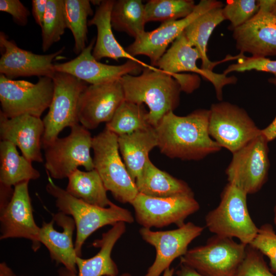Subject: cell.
<instances>
[{
    "label": "cell",
    "instance_id": "5bb4252c",
    "mask_svg": "<svg viewBox=\"0 0 276 276\" xmlns=\"http://www.w3.org/2000/svg\"><path fill=\"white\" fill-rule=\"evenodd\" d=\"M204 229L191 222L166 231H153L142 227L139 231L142 238L156 250L154 261L144 276H160L175 259L185 255L189 245Z\"/></svg>",
    "mask_w": 276,
    "mask_h": 276
},
{
    "label": "cell",
    "instance_id": "f35d334b",
    "mask_svg": "<svg viewBox=\"0 0 276 276\" xmlns=\"http://www.w3.org/2000/svg\"><path fill=\"white\" fill-rule=\"evenodd\" d=\"M0 11L10 14L19 26L28 23L29 10L19 0H0Z\"/></svg>",
    "mask_w": 276,
    "mask_h": 276
},
{
    "label": "cell",
    "instance_id": "f1b7e54d",
    "mask_svg": "<svg viewBox=\"0 0 276 276\" xmlns=\"http://www.w3.org/2000/svg\"><path fill=\"white\" fill-rule=\"evenodd\" d=\"M67 178L65 190L73 196L86 203L103 208L112 203L108 198L107 190L95 169L83 171L78 169Z\"/></svg>",
    "mask_w": 276,
    "mask_h": 276
},
{
    "label": "cell",
    "instance_id": "d6986e66",
    "mask_svg": "<svg viewBox=\"0 0 276 276\" xmlns=\"http://www.w3.org/2000/svg\"><path fill=\"white\" fill-rule=\"evenodd\" d=\"M95 42L96 39L93 38L75 58L54 64L55 71L71 75L89 84H97L120 80L126 75H137L145 67L131 60L119 65H109L97 61L92 54Z\"/></svg>",
    "mask_w": 276,
    "mask_h": 276
},
{
    "label": "cell",
    "instance_id": "83f0119b",
    "mask_svg": "<svg viewBox=\"0 0 276 276\" xmlns=\"http://www.w3.org/2000/svg\"><path fill=\"white\" fill-rule=\"evenodd\" d=\"M224 20L222 7L215 8L199 16L183 31L189 44L199 53L202 62L201 68L205 71L213 72V68L217 64L209 59L207 45L215 28Z\"/></svg>",
    "mask_w": 276,
    "mask_h": 276
},
{
    "label": "cell",
    "instance_id": "8992f818",
    "mask_svg": "<svg viewBox=\"0 0 276 276\" xmlns=\"http://www.w3.org/2000/svg\"><path fill=\"white\" fill-rule=\"evenodd\" d=\"M199 59H200L199 53L189 44L183 32L172 43L170 48L154 66L174 77L179 83L181 91L187 93H191L197 88L199 80L191 75L178 73L189 72L200 75L213 85L217 98L222 101L223 88L227 85L235 84L237 81V78L199 68L196 63Z\"/></svg>",
    "mask_w": 276,
    "mask_h": 276
},
{
    "label": "cell",
    "instance_id": "7c38bea8",
    "mask_svg": "<svg viewBox=\"0 0 276 276\" xmlns=\"http://www.w3.org/2000/svg\"><path fill=\"white\" fill-rule=\"evenodd\" d=\"M268 143L261 133L233 153L225 170L228 183L247 195L256 193L262 188L270 167Z\"/></svg>",
    "mask_w": 276,
    "mask_h": 276
},
{
    "label": "cell",
    "instance_id": "8fae6325",
    "mask_svg": "<svg viewBox=\"0 0 276 276\" xmlns=\"http://www.w3.org/2000/svg\"><path fill=\"white\" fill-rule=\"evenodd\" d=\"M209 110L210 135L232 154L261 133L245 110L235 104L221 101Z\"/></svg>",
    "mask_w": 276,
    "mask_h": 276
},
{
    "label": "cell",
    "instance_id": "ffe728a7",
    "mask_svg": "<svg viewBox=\"0 0 276 276\" xmlns=\"http://www.w3.org/2000/svg\"><path fill=\"white\" fill-rule=\"evenodd\" d=\"M259 6L250 19L233 30L236 48L242 55L248 53L254 57L276 56V17L269 9Z\"/></svg>",
    "mask_w": 276,
    "mask_h": 276
},
{
    "label": "cell",
    "instance_id": "484cf974",
    "mask_svg": "<svg viewBox=\"0 0 276 276\" xmlns=\"http://www.w3.org/2000/svg\"><path fill=\"white\" fill-rule=\"evenodd\" d=\"M139 193L154 197L194 195L185 181L156 167L149 159L140 176L135 180Z\"/></svg>",
    "mask_w": 276,
    "mask_h": 276
},
{
    "label": "cell",
    "instance_id": "bcb514c9",
    "mask_svg": "<svg viewBox=\"0 0 276 276\" xmlns=\"http://www.w3.org/2000/svg\"><path fill=\"white\" fill-rule=\"evenodd\" d=\"M268 81L270 83L276 86V78H275L274 77V78H270L268 79Z\"/></svg>",
    "mask_w": 276,
    "mask_h": 276
},
{
    "label": "cell",
    "instance_id": "f546056e",
    "mask_svg": "<svg viewBox=\"0 0 276 276\" xmlns=\"http://www.w3.org/2000/svg\"><path fill=\"white\" fill-rule=\"evenodd\" d=\"M145 5L141 0L114 1L111 13L112 29L136 39L145 32Z\"/></svg>",
    "mask_w": 276,
    "mask_h": 276
},
{
    "label": "cell",
    "instance_id": "ac0fdd59",
    "mask_svg": "<svg viewBox=\"0 0 276 276\" xmlns=\"http://www.w3.org/2000/svg\"><path fill=\"white\" fill-rule=\"evenodd\" d=\"M0 73L9 79L19 77L39 76L53 78L56 72L53 63L64 50V47L56 52L36 54L19 48L0 32Z\"/></svg>",
    "mask_w": 276,
    "mask_h": 276
},
{
    "label": "cell",
    "instance_id": "836d02e7",
    "mask_svg": "<svg viewBox=\"0 0 276 276\" xmlns=\"http://www.w3.org/2000/svg\"><path fill=\"white\" fill-rule=\"evenodd\" d=\"M42 50L45 52L59 41L66 28L63 0H48L41 27Z\"/></svg>",
    "mask_w": 276,
    "mask_h": 276
},
{
    "label": "cell",
    "instance_id": "4316f807",
    "mask_svg": "<svg viewBox=\"0 0 276 276\" xmlns=\"http://www.w3.org/2000/svg\"><path fill=\"white\" fill-rule=\"evenodd\" d=\"M16 146L11 142H0V187L11 188L24 182L36 180L39 172L32 162L18 153Z\"/></svg>",
    "mask_w": 276,
    "mask_h": 276
},
{
    "label": "cell",
    "instance_id": "cb8c5ba5",
    "mask_svg": "<svg viewBox=\"0 0 276 276\" xmlns=\"http://www.w3.org/2000/svg\"><path fill=\"white\" fill-rule=\"evenodd\" d=\"M114 2L113 0L102 1L94 16L88 21V26L94 25L97 30V36L92 51L93 56L99 61L106 57L115 60L124 58L139 63L145 67H154L131 56L116 39L111 24V13Z\"/></svg>",
    "mask_w": 276,
    "mask_h": 276
},
{
    "label": "cell",
    "instance_id": "6da1fadb",
    "mask_svg": "<svg viewBox=\"0 0 276 276\" xmlns=\"http://www.w3.org/2000/svg\"><path fill=\"white\" fill-rule=\"evenodd\" d=\"M209 116L206 109L186 116L167 113L154 127L160 152L171 158L199 160L221 150L209 134Z\"/></svg>",
    "mask_w": 276,
    "mask_h": 276
},
{
    "label": "cell",
    "instance_id": "7bdbcfd3",
    "mask_svg": "<svg viewBox=\"0 0 276 276\" xmlns=\"http://www.w3.org/2000/svg\"><path fill=\"white\" fill-rule=\"evenodd\" d=\"M0 269V276H16L4 263L1 264Z\"/></svg>",
    "mask_w": 276,
    "mask_h": 276
},
{
    "label": "cell",
    "instance_id": "b9f144b4",
    "mask_svg": "<svg viewBox=\"0 0 276 276\" xmlns=\"http://www.w3.org/2000/svg\"><path fill=\"white\" fill-rule=\"evenodd\" d=\"M175 273L176 276H204L194 269L180 263L179 268Z\"/></svg>",
    "mask_w": 276,
    "mask_h": 276
},
{
    "label": "cell",
    "instance_id": "4fadbf2b",
    "mask_svg": "<svg viewBox=\"0 0 276 276\" xmlns=\"http://www.w3.org/2000/svg\"><path fill=\"white\" fill-rule=\"evenodd\" d=\"M137 222L143 227L161 228L183 224L185 219L200 209L194 195L154 197L139 193L130 202Z\"/></svg>",
    "mask_w": 276,
    "mask_h": 276
},
{
    "label": "cell",
    "instance_id": "d590c367",
    "mask_svg": "<svg viewBox=\"0 0 276 276\" xmlns=\"http://www.w3.org/2000/svg\"><path fill=\"white\" fill-rule=\"evenodd\" d=\"M269 260L270 271L276 275V233L272 225L264 224L249 244Z\"/></svg>",
    "mask_w": 276,
    "mask_h": 276
},
{
    "label": "cell",
    "instance_id": "2e32d148",
    "mask_svg": "<svg viewBox=\"0 0 276 276\" xmlns=\"http://www.w3.org/2000/svg\"><path fill=\"white\" fill-rule=\"evenodd\" d=\"M120 79L87 86L82 92L78 103L80 124L91 130L102 123L110 121L125 100Z\"/></svg>",
    "mask_w": 276,
    "mask_h": 276
},
{
    "label": "cell",
    "instance_id": "7dc6e473",
    "mask_svg": "<svg viewBox=\"0 0 276 276\" xmlns=\"http://www.w3.org/2000/svg\"><path fill=\"white\" fill-rule=\"evenodd\" d=\"M273 222L274 223L275 225L276 226V202H275V205L274 208Z\"/></svg>",
    "mask_w": 276,
    "mask_h": 276
},
{
    "label": "cell",
    "instance_id": "30bf717a",
    "mask_svg": "<svg viewBox=\"0 0 276 276\" xmlns=\"http://www.w3.org/2000/svg\"><path fill=\"white\" fill-rule=\"evenodd\" d=\"M54 90L48 113L42 120L44 131L42 147L58 137L66 127L79 124L78 107L80 96L87 83L64 73L56 72L53 77Z\"/></svg>",
    "mask_w": 276,
    "mask_h": 276
},
{
    "label": "cell",
    "instance_id": "8d00e7d4",
    "mask_svg": "<svg viewBox=\"0 0 276 276\" xmlns=\"http://www.w3.org/2000/svg\"><path fill=\"white\" fill-rule=\"evenodd\" d=\"M236 276H276L269 268L263 255L257 249L247 245L245 258Z\"/></svg>",
    "mask_w": 276,
    "mask_h": 276
},
{
    "label": "cell",
    "instance_id": "5b68a950",
    "mask_svg": "<svg viewBox=\"0 0 276 276\" xmlns=\"http://www.w3.org/2000/svg\"><path fill=\"white\" fill-rule=\"evenodd\" d=\"M94 169L104 187L123 203L130 202L139 192L120 155L118 136L106 128L93 137Z\"/></svg>",
    "mask_w": 276,
    "mask_h": 276
},
{
    "label": "cell",
    "instance_id": "44dd1931",
    "mask_svg": "<svg viewBox=\"0 0 276 276\" xmlns=\"http://www.w3.org/2000/svg\"><path fill=\"white\" fill-rule=\"evenodd\" d=\"M44 126L40 118L23 114L8 118L0 112L2 141L12 143L31 162L43 161L41 148Z\"/></svg>",
    "mask_w": 276,
    "mask_h": 276
},
{
    "label": "cell",
    "instance_id": "60d3db41",
    "mask_svg": "<svg viewBox=\"0 0 276 276\" xmlns=\"http://www.w3.org/2000/svg\"><path fill=\"white\" fill-rule=\"evenodd\" d=\"M261 133L268 143L276 139V116L267 127L261 129Z\"/></svg>",
    "mask_w": 276,
    "mask_h": 276
},
{
    "label": "cell",
    "instance_id": "ee69618b",
    "mask_svg": "<svg viewBox=\"0 0 276 276\" xmlns=\"http://www.w3.org/2000/svg\"><path fill=\"white\" fill-rule=\"evenodd\" d=\"M175 270L173 268H168L163 272V276H173Z\"/></svg>",
    "mask_w": 276,
    "mask_h": 276
},
{
    "label": "cell",
    "instance_id": "52a82bcc",
    "mask_svg": "<svg viewBox=\"0 0 276 276\" xmlns=\"http://www.w3.org/2000/svg\"><path fill=\"white\" fill-rule=\"evenodd\" d=\"M93 137L89 130L78 124L71 128L67 136L58 137L42 147L47 174L51 178L62 179L68 178L79 167L86 171L94 169L90 152Z\"/></svg>",
    "mask_w": 276,
    "mask_h": 276
},
{
    "label": "cell",
    "instance_id": "7402d4cb",
    "mask_svg": "<svg viewBox=\"0 0 276 276\" xmlns=\"http://www.w3.org/2000/svg\"><path fill=\"white\" fill-rule=\"evenodd\" d=\"M76 228L74 219L62 212L53 215L49 222L43 221L39 241L48 249L50 257L70 271L77 273L76 254L73 235Z\"/></svg>",
    "mask_w": 276,
    "mask_h": 276
},
{
    "label": "cell",
    "instance_id": "c3c4849f",
    "mask_svg": "<svg viewBox=\"0 0 276 276\" xmlns=\"http://www.w3.org/2000/svg\"><path fill=\"white\" fill-rule=\"evenodd\" d=\"M271 12L273 14V15H274L276 17V2Z\"/></svg>",
    "mask_w": 276,
    "mask_h": 276
},
{
    "label": "cell",
    "instance_id": "74e56055",
    "mask_svg": "<svg viewBox=\"0 0 276 276\" xmlns=\"http://www.w3.org/2000/svg\"><path fill=\"white\" fill-rule=\"evenodd\" d=\"M238 62L229 65L224 71L227 75L233 72H243L251 70L268 72L273 74L276 78V60L266 57H245L239 56Z\"/></svg>",
    "mask_w": 276,
    "mask_h": 276
},
{
    "label": "cell",
    "instance_id": "4dcf8cb0",
    "mask_svg": "<svg viewBox=\"0 0 276 276\" xmlns=\"http://www.w3.org/2000/svg\"><path fill=\"white\" fill-rule=\"evenodd\" d=\"M151 126L149 111L144 104H137L124 100L117 109L105 128L118 136L144 130Z\"/></svg>",
    "mask_w": 276,
    "mask_h": 276
},
{
    "label": "cell",
    "instance_id": "e575fe53",
    "mask_svg": "<svg viewBox=\"0 0 276 276\" xmlns=\"http://www.w3.org/2000/svg\"><path fill=\"white\" fill-rule=\"evenodd\" d=\"M259 9L258 1L232 0L222 8V12L225 19L230 21L229 28L233 31L250 19Z\"/></svg>",
    "mask_w": 276,
    "mask_h": 276
},
{
    "label": "cell",
    "instance_id": "1f68e13d",
    "mask_svg": "<svg viewBox=\"0 0 276 276\" xmlns=\"http://www.w3.org/2000/svg\"><path fill=\"white\" fill-rule=\"evenodd\" d=\"M63 10L66 28L74 38V52L79 55L85 48L89 16L93 15L88 0H63Z\"/></svg>",
    "mask_w": 276,
    "mask_h": 276
},
{
    "label": "cell",
    "instance_id": "9c48e42d",
    "mask_svg": "<svg viewBox=\"0 0 276 276\" xmlns=\"http://www.w3.org/2000/svg\"><path fill=\"white\" fill-rule=\"evenodd\" d=\"M54 90L52 77H40L33 83L0 76V112L8 118L29 114L40 118L51 103Z\"/></svg>",
    "mask_w": 276,
    "mask_h": 276
},
{
    "label": "cell",
    "instance_id": "9a60e30c",
    "mask_svg": "<svg viewBox=\"0 0 276 276\" xmlns=\"http://www.w3.org/2000/svg\"><path fill=\"white\" fill-rule=\"evenodd\" d=\"M221 2L216 0H201L193 11L187 17L162 24L156 29L146 32L126 48V51L135 57L147 56L153 66L166 52V49L180 35L195 19L207 11L222 7Z\"/></svg>",
    "mask_w": 276,
    "mask_h": 276
},
{
    "label": "cell",
    "instance_id": "f6af8a7d",
    "mask_svg": "<svg viewBox=\"0 0 276 276\" xmlns=\"http://www.w3.org/2000/svg\"><path fill=\"white\" fill-rule=\"evenodd\" d=\"M105 276H132V275L129 273L125 272V273H122L121 274L108 275H105Z\"/></svg>",
    "mask_w": 276,
    "mask_h": 276
},
{
    "label": "cell",
    "instance_id": "ab89813d",
    "mask_svg": "<svg viewBox=\"0 0 276 276\" xmlns=\"http://www.w3.org/2000/svg\"><path fill=\"white\" fill-rule=\"evenodd\" d=\"M48 0H32V13L36 23L41 28L47 10Z\"/></svg>",
    "mask_w": 276,
    "mask_h": 276
},
{
    "label": "cell",
    "instance_id": "ba28073f",
    "mask_svg": "<svg viewBox=\"0 0 276 276\" xmlns=\"http://www.w3.org/2000/svg\"><path fill=\"white\" fill-rule=\"evenodd\" d=\"M247 245L215 235L205 245L188 249L180 258V263L204 276H236Z\"/></svg>",
    "mask_w": 276,
    "mask_h": 276
},
{
    "label": "cell",
    "instance_id": "603a6c76",
    "mask_svg": "<svg viewBox=\"0 0 276 276\" xmlns=\"http://www.w3.org/2000/svg\"><path fill=\"white\" fill-rule=\"evenodd\" d=\"M126 223L119 222L95 240L93 245L100 250L94 256L88 259L77 257V273L61 267L58 270V276H105L119 274L117 265L111 258L113 248L121 236L125 233Z\"/></svg>",
    "mask_w": 276,
    "mask_h": 276
},
{
    "label": "cell",
    "instance_id": "d4e9b609",
    "mask_svg": "<svg viewBox=\"0 0 276 276\" xmlns=\"http://www.w3.org/2000/svg\"><path fill=\"white\" fill-rule=\"evenodd\" d=\"M119 151L126 168L135 180L142 172L150 152L157 147L156 134L154 127L118 136Z\"/></svg>",
    "mask_w": 276,
    "mask_h": 276
},
{
    "label": "cell",
    "instance_id": "d6a6232c",
    "mask_svg": "<svg viewBox=\"0 0 276 276\" xmlns=\"http://www.w3.org/2000/svg\"><path fill=\"white\" fill-rule=\"evenodd\" d=\"M192 0H150L145 5L146 22L162 23L176 20L190 15L196 7Z\"/></svg>",
    "mask_w": 276,
    "mask_h": 276
},
{
    "label": "cell",
    "instance_id": "3957f363",
    "mask_svg": "<svg viewBox=\"0 0 276 276\" xmlns=\"http://www.w3.org/2000/svg\"><path fill=\"white\" fill-rule=\"evenodd\" d=\"M47 192L55 199L59 212L71 216L76 228L75 249L77 256H81L82 247L89 236L103 226L113 225L119 222L131 223V213L112 203L106 208L91 204L70 194L56 185L48 174Z\"/></svg>",
    "mask_w": 276,
    "mask_h": 276
},
{
    "label": "cell",
    "instance_id": "277c9868",
    "mask_svg": "<svg viewBox=\"0 0 276 276\" xmlns=\"http://www.w3.org/2000/svg\"><path fill=\"white\" fill-rule=\"evenodd\" d=\"M247 195L228 182L221 193L218 205L205 216V225L209 231L218 236L238 238L241 243L249 245L259 228L249 215Z\"/></svg>",
    "mask_w": 276,
    "mask_h": 276
},
{
    "label": "cell",
    "instance_id": "e0dca14e",
    "mask_svg": "<svg viewBox=\"0 0 276 276\" xmlns=\"http://www.w3.org/2000/svg\"><path fill=\"white\" fill-rule=\"evenodd\" d=\"M28 183L26 181L14 186L10 201L0 209V239H27L32 241V249L36 251L41 244L39 241L40 227L33 217Z\"/></svg>",
    "mask_w": 276,
    "mask_h": 276
},
{
    "label": "cell",
    "instance_id": "7a4b0ae2",
    "mask_svg": "<svg viewBox=\"0 0 276 276\" xmlns=\"http://www.w3.org/2000/svg\"><path fill=\"white\" fill-rule=\"evenodd\" d=\"M125 100L149 108V120L155 127L164 116L179 105L181 87L171 75L155 67H144L140 75L123 76Z\"/></svg>",
    "mask_w": 276,
    "mask_h": 276
}]
</instances>
